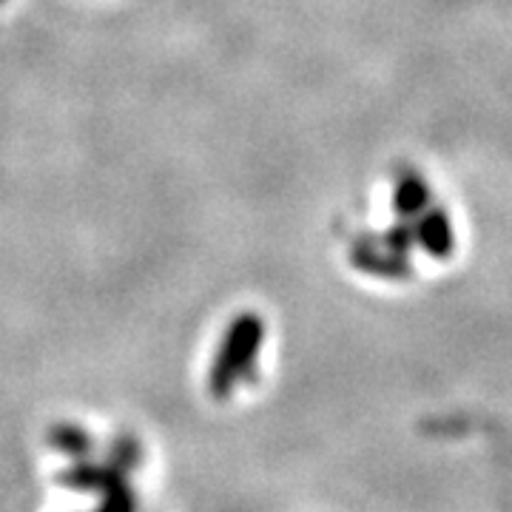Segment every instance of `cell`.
I'll use <instances>...</instances> for the list:
<instances>
[{
	"mask_svg": "<svg viewBox=\"0 0 512 512\" xmlns=\"http://www.w3.org/2000/svg\"><path fill=\"white\" fill-rule=\"evenodd\" d=\"M259 342H262V322L256 316H245L237 328L231 330L225 350H222L220 365L214 370V387L220 393L231 390L239 379H248L245 373L254 367Z\"/></svg>",
	"mask_w": 512,
	"mask_h": 512,
	"instance_id": "1",
	"label": "cell"
},
{
	"mask_svg": "<svg viewBox=\"0 0 512 512\" xmlns=\"http://www.w3.org/2000/svg\"><path fill=\"white\" fill-rule=\"evenodd\" d=\"M419 239L421 245L433 256H447L453 251V228L444 211H430L424 220L419 222Z\"/></svg>",
	"mask_w": 512,
	"mask_h": 512,
	"instance_id": "2",
	"label": "cell"
},
{
	"mask_svg": "<svg viewBox=\"0 0 512 512\" xmlns=\"http://www.w3.org/2000/svg\"><path fill=\"white\" fill-rule=\"evenodd\" d=\"M424 205H427V185H424V180L416 177V174H404L399 180V188H396V208L407 217H413V214H419Z\"/></svg>",
	"mask_w": 512,
	"mask_h": 512,
	"instance_id": "3",
	"label": "cell"
}]
</instances>
